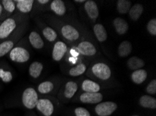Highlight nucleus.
<instances>
[{
    "instance_id": "obj_16",
    "label": "nucleus",
    "mask_w": 156,
    "mask_h": 116,
    "mask_svg": "<svg viewBox=\"0 0 156 116\" xmlns=\"http://www.w3.org/2000/svg\"><path fill=\"white\" fill-rule=\"evenodd\" d=\"M51 9L56 15L62 16L66 13L65 3L61 0H54L51 4Z\"/></svg>"
},
{
    "instance_id": "obj_10",
    "label": "nucleus",
    "mask_w": 156,
    "mask_h": 116,
    "mask_svg": "<svg viewBox=\"0 0 156 116\" xmlns=\"http://www.w3.org/2000/svg\"><path fill=\"white\" fill-rule=\"evenodd\" d=\"M78 50L83 55L92 56L96 54L97 50L91 42L88 41H83L78 45Z\"/></svg>"
},
{
    "instance_id": "obj_13",
    "label": "nucleus",
    "mask_w": 156,
    "mask_h": 116,
    "mask_svg": "<svg viewBox=\"0 0 156 116\" xmlns=\"http://www.w3.org/2000/svg\"><path fill=\"white\" fill-rule=\"evenodd\" d=\"M34 2L33 0H18L16 1V6L21 13H27L32 11Z\"/></svg>"
},
{
    "instance_id": "obj_25",
    "label": "nucleus",
    "mask_w": 156,
    "mask_h": 116,
    "mask_svg": "<svg viewBox=\"0 0 156 116\" xmlns=\"http://www.w3.org/2000/svg\"><path fill=\"white\" fill-rule=\"evenodd\" d=\"M14 47V42L12 40H8L0 43V58L12 50Z\"/></svg>"
},
{
    "instance_id": "obj_28",
    "label": "nucleus",
    "mask_w": 156,
    "mask_h": 116,
    "mask_svg": "<svg viewBox=\"0 0 156 116\" xmlns=\"http://www.w3.org/2000/svg\"><path fill=\"white\" fill-rule=\"evenodd\" d=\"M86 65L84 63H79V65H76L69 70V75L72 77H77L81 75L86 72Z\"/></svg>"
},
{
    "instance_id": "obj_38",
    "label": "nucleus",
    "mask_w": 156,
    "mask_h": 116,
    "mask_svg": "<svg viewBox=\"0 0 156 116\" xmlns=\"http://www.w3.org/2000/svg\"><path fill=\"white\" fill-rule=\"evenodd\" d=\"M132 116H139V115H132Z\"/></svg>"
},
{
    "instance_id": "obj_7",
    "label": "nucleus",
    "mask_w": 156,
    "mask_h": 116,
    "mask_svg": "<svg viewBox=\"0 0 156 116\" xmlns=\"http://www.w3.org/2000/svg\"><path fill=\"white\" fill-rule=\"evenodd\" d=\"M67 47L65 42L62 41H58L54 45L52 56L54 61H60L65 56V53L67 52Z\"/></svg>"
},
{
    "instance_id": "obj_17",
    "label": "nucleus",
    "mask_w": 156,
    "mask_h": 116,
    "mask_svg": "<svg viewBox=\"0 0 156 116\" xmlns=\"http://www.w3.org/2000/svg\"><path fill=\"white\" fill-rule=\"evenodd\" d=\"M43 64L38 61H34L31 63L29 68V75L34 79H37L41 75L43 70Z\"/></svg>"
},
{
    "instance_id": "obj_1",
    "label": "nucleus",
    "mask_w": 156,
    "mask_h": 116,
    "mask_svg": "<svg viewBox=\"0 0 156 116\" xmlns=\"http://www.w3.org/2000/svg\"><path fill=\"white\" fill-rule=\"evenodd\" d=\"M39 100L37 91L33 88H27L22 94V101L23 105L28 109H33L36 108Z\"/></svg>"
},
{
    "instance_id": "obj_5",
    "label": "nucleus",
    "mask_w": 156,
    "mask_h": 116,
    "mask_svg": "<svg viewBox=\"0 0 156 116\" xmlns=\"http://www.w3.org/2000/svg\"><path fill=\"white\" fill-rule=\"evenodd\" d=\"M118 106L113 101H105L96 106L95 112L99 116H108L117 109Z\"/></svg>"
},
{
    "instance_id": "obj_19",
    "label": "nucleus",
    "mask_w": 156,
    "mask_h": 116,
    "mask_svg": "<svg viewBox=\"0 0 156 116\" xmlns=\"http://www.w3.org/2000/svg\"><path fill=\"white\" fill-rule=\"evenodd\" d=\"M139 104L144 108H148L155 109L156 108V99L153 97L143 95L139 99Z\"/></svg>"
},
{
    "instance_id": "obj_14",
    "label": "nucleus",
    "mask_w": 156,
    "mask_h": 116,
    "mask_svg": "<svg viewBox=\"0 0 156 116\" xmlns=\"http://www.w3.org/2000/svg\"><path fill=\"white\" fill-rule=\"evenodd\" d=\"M113 25L116 32L120 35H123L129 29V25L125 20L120 18H115L113 20Z\"/></svg>"
},
{
    "instance_id": "obj_32",
    "label": "nucleus",
    "mask_w": 156,
    "mask_h": 116,
    "mask_svg": "<svg viewBox=\"0 0 156 116\" xmlns=\"http://www.w3.org/2000/svg\"><path fill=\"white\" fill-rule=\"evenodd\" d=\"M147 30L149 34L152 35H156V20L152 19L148 22L147 25Z\"/></svg>"
},
{
    "instance_id": "obj_11",
    "label": "nucleus",
    "mask_w": 156,
    "mask_h": 116,
    "mask_svg": "<svg viewBox=\"0 0 156 116\" xmlns=\"http://www.w3.org/2000/svg\"><path fill=\"white\" fill-rule=\"evenodd\" d=\"M85 10H86L87 15L93 20H95L98 18L99 10L97 4L94 1L89 0L86 1L84 6Z\"/></svg>"
},
{
    "instance_id": "obj_27",
    "label": "nucleus",
    "mask_w": 156,
    "mask_h": 116,
    "mask_svg": "<svg viewBox=\"0 0 156 116\" xmlns=\"http://www.w3.org/2000/svg\"><path fill=\"white\" fill-rule=\"evenodd\" d=\"M54 85L51 81H44L38 86V91L41 94H47L53 91Z\"/></svg>"
},
{
    "instance_id": "obj_26",
    "label": "nucleus",
    "mask_w": 156,
    "mask_h": 116,
    "mask_svg": "<svg viewBox=\"0 0 156 116\" xmlns=\"http://www.w3.org/2000/svg\"><path fill=\"white\" fill-rule=\"evenodd\" d=\"M131 2L127 0H119L117 2V11L120 14H125L129 11Z\"/></svg>"
},
{
    "instance_id": "obj_8",
    "label": "nucleus",
    "mask_w": 156,
    "mask_h": 116,
    "mask_svg": "<svg viewBox=\"0 0 156 116\" xmlns=\"http://www.w3.org/2000/svg\"><path fill=\"white\" fill-rule=\"evenodd\" d=\"M103 99L102 94L100 93H84L80 97L81 102L86 104H98Z\"/></svg>"
},
{
    "instance_id": "obj_21",
    "label": "nucleus",
    "mask_w": 156,
    "mask_h": 116,
    "mask_svg": "<svg viewBox=\"0 0 156 116\" xmlns=\"http://www.w3.org/2000/svg\"><path fill=\"white\" fill-rule=\"evenodd\" d=\"M127 66L129 69L132 70H139L144 66V62L140 58L136 57V56H132L127 61Z\"/></svg>"
},
{
    "instance_id": "obj_30",
    "label": "nucleus",
    "mask_w": 156,
    "mask_h": 116,
    "mask_svg": "<svg viewBox=\"0 0 156 116\" xmlns=\"http://www.w3.org/2000/svg\"><path fill=\"white\" fill-rule=\"evenodd\" d=\"M2 5L4 10L9 13H13L16 8L15 2L12 0H2Z\"/></svg>"
},
{
    "instance_id": "obj_20",
    "label": "nucleus",
    "mask_w": 156,
    "mask_h": 116,
    "mask_svg": "<svg viewBox=\"0 0 156 116\" xmlns=\"http://www.w3.org/2000/svg\"><path fill=\"white\" fill-rule=\"evenodd\" d=\"M94 35L100 42H105L107 39V33L105 28L101 24H97L94 27Z\"/></svg>"
},
{
    "instance_id": "obj_6",
    "label": "nucleus",
    "mask_w": 156,
    "mask_h": 116,
    "mask_svg": "<svg viewBox=\"0 0 156 116\" xmlns=\"http://www.w3.org/2000/svg\"><path fill=\"white\" fill-rule=\"evenodd\" d=\"M36 108L44 116H51L54 111L53 103L48 99H39L37 104Z\"/></svg>"
},
{
    "instance_id": "obj_18",
    "label": "nucleus",
    "mask_w": 156,
    "mask_h": 116,
    "mask_svg": "<svg viewBox=\"0 0 156 116\" xmlns=\"http://www.w3.org/2000/svg\"><path fill=\"white\" fill-rule=\"evenodd\" d=\"M132 80L134 84H141L145 81L147 78V72L146 70L139 69L134 70V72L132 73L131 76Z\"/></svg>"
},
{
    "instance_id": "obj_24",
    "label": "nucleus",
    "mask_w": 156,
    "mask_h": 116,
    "mask_svg": "<svg viewBox=\"0 0 156 116\" xmlns=\"http://www.w3.org/2000/svg\"><path fill=\"white\" fill-rule=\"evenodd\" d=\"M78 90V86L76 83L74 81H69L65 85V96L68 99H71L74 97Z\"/></svg>"
},
{
    "instance_id": "obj_9",
    "label": "nucleus",
    "mask_w": 156,
    "mask_h": 116,
    "mask_svg": "<svg viewBox=\"0 0 156 116\" xmlns=\"http://www.w3.org/2000/svg\"><path fill=\"white\" fill-rule=\"evenodd\" d=\"M61 34L66 39L71 41H74L79 38V33L78 31L69 25H65L61 29Z\"/></svg>"
},
{
    "instance_id": "obj_23",
    "label": "nucleus",
    "mask_w": 156,
    "mask_h": 116,
    "mask_svg": "<svg viewBox=\"0 0 156 116\" xmlns=\"http://www.w3.org/2000/svg\"><path fill=\"white\" fill-rule=\"evenodd\" d=\"M144 7L140 4H136L129 10V17L133 21L138 20L143 13Z\"/></svg>"
},
{
    "instance_id": "obj_12",
    "label": "nucleus",
    "mask_w": 156,
    "mask_h": 116,
    "mask_svg": "<svg viewBox=\"0 0 156 116\" xmlns=\"http://www.w3.org/2000/svg\"><path fill=\"white\" fill-rule=\"evenodd\" d=\"M29 41L31 45L34 49H40L44 46V42L40 35L36 31H32L29 35Z\"/></svg>"
},
{
    "instance_id": "obj_2",
    "label": "nucleus",
    "mask_w": 156,
    "mask_h": 116,
    "mask_svg": "<svg viewBox=\"0 0 156 116\" xmlns=\"http://www.w3.org/2000/svg\"><path fill=\"white\" fill-rule=\"evenodd\" d=\"M9 57L13 62L23 63L29 61L30 54L29 51L23 47H16L9 52Z\"/></svg>"
},
{
    "instance_id": "obj_35",
    "label": "nucleus",
    "mask_w": 156,
    "mask_h": 116,
    "mask_svg": "<svg viewBox=\"0 0 156 116\" xmlns=\"http://www.w3.org/2000/svg\"><path fill=\"white\" fill-rule=\"evenodd\" d=\"M37 2L40 4H46L48 3L49 1L48 0H39V1H37Z\"/></svg>"
},
{
    "instance_id": "obj_15",
    "label": "nucleus",
    "mask_w": 156,
    "mask_h": 116,
    "mask_svg": "<svg viewBox=\"0 0 156 116\" xmlns=\"http://www.w3.org/2000/svg\"><path fill=\"white\" fill-rule=\"evenodd\" d=\"M82 89L85 93H98L100 90V86L96 82L86 79L82 84Z\"/></svg>"
},
{
    "instance_id": "obj_31",
    "label": "nucleus",
    "mask_w": 156,
    "mask_h": 116,
    "mask_svg": "<svg viewBox=\"0 0 156 116\" xmlns=\"http://www.w3.org/2000/svg\"><path fill=\"white\" fill-rule=\"evenodd\" d=\"M0 79L4 83H9L13 79L12 73L9 71H5L0 69Z\"/></svg>"
},
{
    "instance_id": "obj_4",
    "label": "nucleus",
    "mask_w": 156,
    "mask_h": 116,
    "mask_svg": "<svg viewBox=\"0 0 156 116\" xmlns=\"http://www.w3.org/2000/svg\"><path fill=\"white\" fill-rule=\"evenodd\" d=\"M92 71L97 77L101 80H107L112 75V72L109 67L103 63L94 64L92 68Z\"/></svg>"
},
{
    "instance_id": "obj_34",
    "label": "nucleus",
    "mask_w": 156,
    "mask_h": 116,
    "mask_svg": "<svg viewBox=\"0 0 156 116\" xmlns=\"http://www.w3.org/2000/svg\"><path fill=\"white\" fill-rule=\"evenodd\" d=\"M76 116H90V114L88 112V111L85 108L79 107L75 109Z\"/></svg>"
},
{
    "instance_id": "obj_37",
    "label": "nucleus",
    "mask_w": 156,
    "mask_h": 116,
    "mask_svg": "<svg viewBox=\"0 0 156 116\" xmlns=\"http://www.w3.org/2000/svg\"><path fill=\"white\" fill-rule=\"evenodd\" d=\"M75 2H77V3H82V2H86L85 0H75Z\"/></svg>"
},
{
    "instance_id": "obj_29",
    "label": "nucleus",
    "mask_w": 156,
    "mask_h": 116,
    "mask_svg": "<svg viewBox=\"0 0 156 116\" xmlns=\"http://www.w3.org/2000/svg\"><path fill=\"white\" fill-rule=\"evenodd\" d=\"M43 35L46 38L47 41H48L49 42L55 41L57 37H58V35H57L55 31L52 29L51 27H48L44 28L43 30Z\"/></svg>"
},
{
    "instance_id": "obj_33",
    "label": "nucleus",
    "mask_w": 156,
    "mask_h": 116,
    "mask_svg": "<svg viewBox=\"0 0 156 116\" xmlns=\"http://www.w3.org/2000/svg\"><path fill=\"white\" fill-rule=\"evenodd\" d=\"M146 92L148 94H155L156 93V80L153 79L148 84L146 88Z\"/></svg>"
},
{
    "instance_id": "obj_36",
    "label": "nucleus",
    "mask_w": 156,
    "mask_h": 116,
    "mask_svg": "<svg viewBox=\"0 0 156 116\" xmlns=\"http://www.w3.org/2000/svg\"><path fill=\"white\" fill-rule=\"evenodd\" d=\"M2 12H3V6H2V4H0V17H1Z\"/></svg>"
},
{
    "instance_id": "obj_22",
    "label": "nucleus",
    "mask_w": 156,
    "mask_h": 116,
    "mask_svg": "<svg viewBox=\"0 0 156 116\" xmlns=\"http://www.w3.org/2000/svg\"><path fill=\"white\" fill-rule=\"evenodd\" d=\"M132 51V44L129 41H123L120 44L118 49V52L120 57H126Z\"/></svg>"
},
{
    "instance_id": "obj_3",
    "label": "nucleus",
    "mask_w": 156,
    "mask_h": 116,
    "mask_svg": "<svg viewBox=\"0 0 156 116\" xmlns=\"http://www.w3.org/2000/svg\"><path fill=\"white\" fill-rule=\"evenodd\" d=\"M17 27V22L15 19L9 18L0 25V41L8 38Z\"/></svg>"
}]
</instances>
